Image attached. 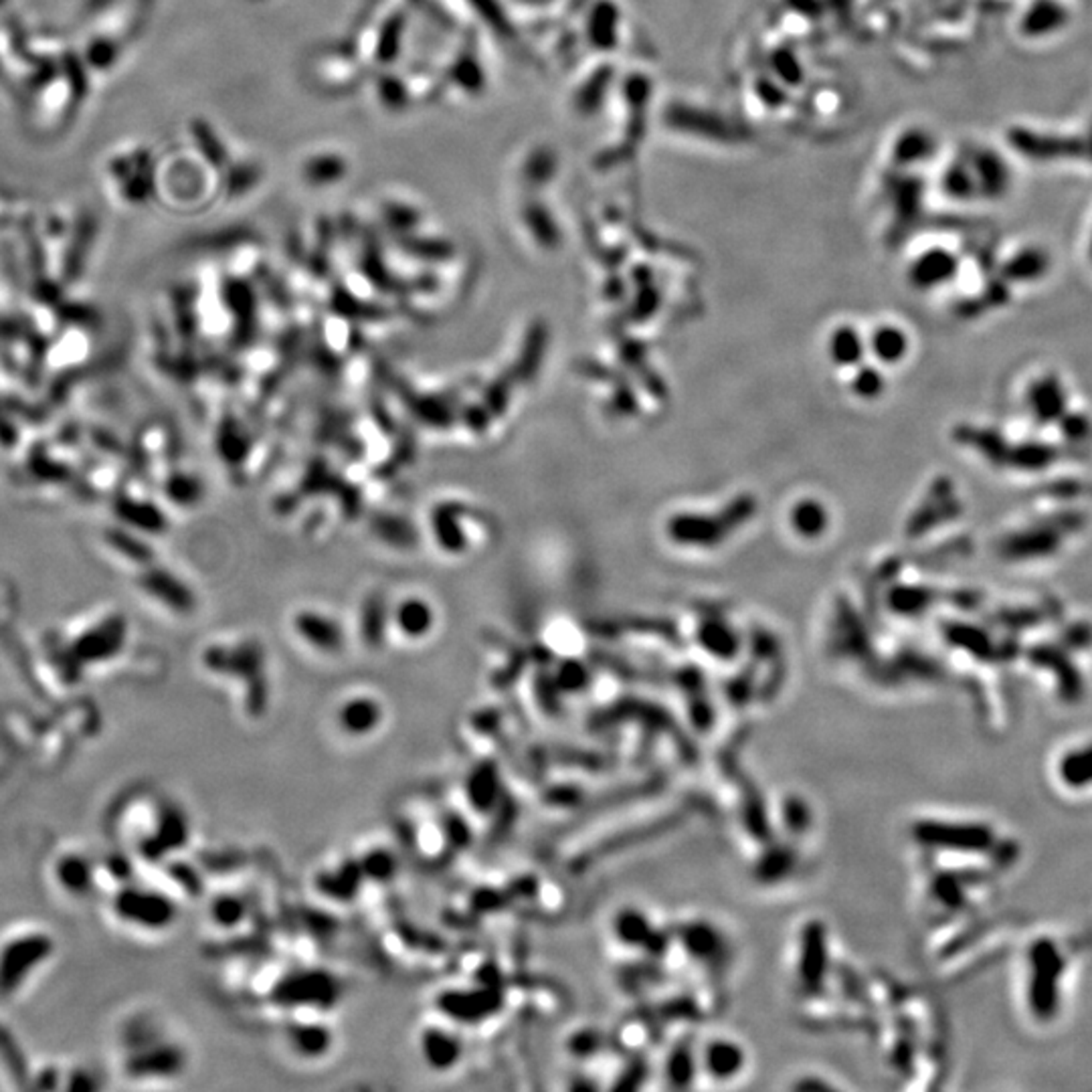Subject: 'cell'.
Wrapping results in <instances>:
<instances>
[{
	"instance_id": "2",
	"label": "cell",
	"mask_w": 1092,
	"mask_h": 1092,
	"mask_svg": "<svg viewBox=\"0 0 1092 1092\" xmlns=\"http://www.w3.org/2000/svg\"><path fill=\"white\" fill-rule=\"evenodd\" d=\"M920 844L959 854H988L995 846V832L979 822H931L925 820L915 827Z\"/></svg>"
},
{
	"instance_id": "8",
	"label": "cell",
	"mask_w": 1092,
	"mask_h": 1092,
	"mask_svg": "<svg viewBox=\"0 0 1092 1092\" xmlns=\"http://www.w3.org/2000/svg\"><path fill=\"white\" fill-rule=\"evenodd\" d=\"M935 150V140L927 130H904L894 144V161L902 166L925 162Z\"/></svg>"
},
{
	"instance_id": "17",
	"label": "cell",
	"mask_w": 1092,
	"mask_h": 1092,
	"mask_svg": "<svg viewBox=\"0 0 1092 1092\" xmlns=\"http://www.w3.org/2000/svg\"><path fill=\"white\" fill-rule=\"evenodd\" d=\"M795 522H797V526H799L801 531L807 532V534H813L815 531L822 529V526H820L822 524V510L818 506H813V504L801 506V508H797Z\"/></svg>"
},
{
	"instance_id": "15",
	"label": "cell",
	"mask_w": 1092,
	"mask_h": 1092,
	"mask_svg": "<svg viewBox=\"0 0 1092 1092\" xmlns=\"http://www.w3.org/2000/svg\"><path fill=\"white\" fill-rule=\"evenodd\" d=\"M345 162L340 161V158L334 156H324V158H315L310 164H306V177L312 182H332L342 178L345 175Z\"/></svg>"
},
{
	"instance_id": "4",
	"label": "cell",
	"mask_w": 1092,
	"mask_h": 1092,
	"mask_svg": "<svg viewBox=\"0 0 1092 1092\" xmlns=\"http://www.w3.org/2000/svg\"><path fill=\"white\" fill-rule=\"evenodd\" d=\"M1069 19V8L1058 0H1034L1020 19V31L1023 37L1042 38L1062 31Z\"/></svg>"
},
{
	"instance_id": "12",
	"label": "cell",
	"mask_w": 1092,
	"mask_h": 1092,
	"mask_svg": "<svg viewBox=\"0 0 1092 1092\" xmlns=\"http://www.w3.org/2000/svg\"><path fill=\"white\" fill-rule=\"evenodd\" d=\"M397 620H399V627L405 631L407 636H413V638L425 636L427 631L431 629V609L423 601L409 599L401 605Z\"/></svg>"
},
{
	"instance_id": "9",
	"label": "cell",
	"mask_w": 1092,
	"mask_h": 1092,
	"mask_svg": "<svg viewBox=\"0 0 1092 1092\" xmlns=\"http://www.w3.org/2000/svg\"><path fill=\"white\" fill-rule=\"evenodd\" d=\"M611 929L617 943L625 945V949H636L639 945H646V941H650L652 937L650 920H646L643 913L634 909L617 913Z\"/></svg>"
},
{
	"instance_id": "13",
	"label": "cell",
	"mask_w": 1092,
	"mask_h": 1092,
	"mask_svg": "<svg viewBox=\"0 0 1092 1092\" xmlns=\"http://www.w3.org/2000/svg\"><path fill=\"white\" fill-rule=\"evenodd\" d=\"M953 266H955L953 257L949 254H943V249H939V252L918 259L915 268L916 280L923 282L925 285H932V282H943L953 273Z\"/></svg>"
},
{
	"instance_id": "11",
	"label": "cell",
	"mask_w": 1092,
	"mask_h": 1092,
	"mask_svg": "<svg viewBox=\"0 0 1092 1092\" xmlns=\"http://www.w3.org/2000/svg\"><path fill=\"white\" fill-rule=\"evenodd\" d=\"M943 191L957 201H965L971 199V196H977V184L976 178H973L969 162H953L945 170Z\"/></svg>"
},
{
	"instance_id": "1",
	"label": "cell",
	"mask_w": 1092,
	"mask_h": 1092,
	"mask_svg": "<svg viewBox=\"0 0 1092 1092\" xmlns=\"http://www.w3.org/2000/svg\"><path fill=\"white\" fill-rule=\"evenodd\" d=\"M1067 973V957L1054 939L1042 937L1028 951V1006L1040 1022L1054 1020L1060 1009L1062 977Z\"/></svg>"
},
{
	"instance_id": "10",
	"label": "cell",
	"mask_w": 1092,
	"mask_h": 1092,
	"mask_svg": "<svg viewBox=\"0 0 1092 1092\" xmlns=\"http://www.w3.org/2000/svg\"><path fill=\"white\" fill-rule=\"evenodd\" d=\"M298 629H300V634L306 638V641L314 643V646H318L322 650H336L342 641L338 627L331 620H326V617L315 615V613L300 615L298 617Z\"/></svg>"
},
{
	"instance_id": "6",
	"label": "cell",
	"mask_w": 1092,
	"mask_h": 1092,
	"mask_svg": "<svg viewBox=\"0 0 1092 1092\" xmlns=\"http://www.w3.org/2000/svg\"><path fill=\"white\" fill-rule=\"evenodd\" d=\"M1056 777L1070 792L1092 789V741L1064 751L1056 762Z\"/></svg>"
},
{
	"instance_id": "19",
	"label": "cell",
	"mask_w": 1092,
	"mask_h": 1092,
	"mask_svg": "<svg viewBox=\"0 0 1092 1092\" xmlns=\"http://www.w3.org/2000/svg\"><path fill=\"white\" fill-rule=\"evenodd\" d=\"M473 3H476L478 10L482 12L484 17H488V19H490V23H492L494 26H498V29H504V26H506V21H504V17H502V12H500V8H498V5H496V0H473Z\"/></svg>"
},
{
	"instance_id": "5",
	"label": "cell",
	"mask_w": 1092,
	"mask_h": 1092,
	"mask_svg": "<svg viewBox=\"0 0 1092 1092\" xmlns=\"http://www.w3.org/2000/svg\"><path fill=\"white\" fill-rule=\"evenodd\" d=\"M973 178L977 184V194L997 199L1009 187L1007 164L993 150H981L969 158Z\"/></svg>"
},
{
	"instance_id": "14",
	"label": "cell",
	"mask_w": 1092,
	"mask_h": 1092,
	"mask_svg": "<svg viewBox=\"0 0 1092 1092\" xmlns=\"http://www.w3.org/2000/svg\"><path fill=\"white\" fill-rule=\"evenodd\" d=\"M457 1054H459V1044L452 1036H443L441 1032H438L436 1036L431 1038V1040H427V1058L433 1067H438V1069L452 1067V1064L457 1060Z\"/></svg>"
},
{
	"instance_id": "3",
	"label": "cell",
	"mask_w": 1092,
	"mask_h": 1092,
	"mask_svg": "<svg viewBox=\"0 0 1092 1092\" xmlns=\"http://www.w3.org/2000/svg\"><path fill=\"white\" fill-rule=\"evenodd\" d=\"M746 1056L743 1046L739 1042L731 1040L725 1036L708 1038L700 1050V1060H696V1067H700L706 1078L718 1083H729L732 1078H739L745 1070Z\"/></svg>"
},
{
	"instance_id": "16",
	"label": "cell",
	"mask_w": 1092,
	"mask_h": 1092,
	"mask_svg": "<svg viewBox=\"0 0 1092 1092\" xmlns=\"http://www.w3.org/2000/svg\"><path fill=\"white\" fill-rule=\"evenodd\" d=\"M874 345H876V350H878L880 357L886 359V361H897L904 354L906 342H904V336L900 334V331L888 326V328H880L876 338H874Z\"/></svg>"
},
{
	"instance_id": "18",
	"label": "cell",
	"mask_w": 1092,
	"mask_h": 1092,
	"mask_svg": "<svg viewBox=\"0 0 1092 1092\" xmlns=\"http://www.w3.org/2000/svg\"><path fill=\"white\" fill-rule=\"evenodd\" d=\"M455 79H457V82L462 84L464 87H469L471 91L482 85V73H480V69H478V65L473 63L471 59H464L462 63L457 65V69H455ZM469 89H468V91H469Z\"/></svg>"
},
{
	"instance_id": "7",
	"label": "cell",
	"mask_w": 1092,
	"mask_h": 1092,
	"mask_svg": "<svg viewBox=\"0 0 1092 1092\" xmlns=\"http://www.w3.org/2000/svg\"><path fill=\"white\" fill-rule=\"evenodd\" d=\"M338 722L348 734H368L380 725V708L375 700L354 699L340 708Z\"/></svg>"
}]
</instances>
